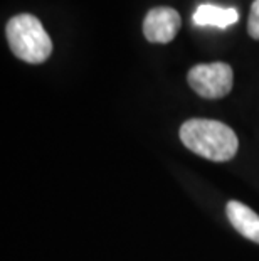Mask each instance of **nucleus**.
I'll return each instance as SVG.
<instances>
[{"mask_svg": "<svg viewBox=\"0 0 259 261\" xmlns=\"http://www.w3.org/2000/svg\"><path fill=\"white\" fill-rule=\"evenodd\" d=\"M179 135L190 152L212 162H227L239 148L234 130L216 120L192 118L180 126Z\"/></svg>", "mask_w": 259, "mask_h": 261, "instance_id": "1", "label": "nucleus"}, {"mask_svg": "<svg viewBox=\"0 0 259 261\" xmlns=\"http://www.w3.org/2000/svg\"><path fill=\"white\" fill-rule=\"evenodd\" d=\"M9 46L19 59L31 64L44 63L52 53V41L41 20L31 14H19L5 27Z\"/></svg>", "mask_w": 259, "mask_h": 261, "instance_id": "2", "label": "nucleus"}, {"mask_svg": "<svg viewBox=\"0 0 259 261\" xmlns=\"http://www.w3.org/2000/svg\"><path fill=\"white\" fill-rule=\"evenodd\" d=\"M187 81L199 96L207 99H217L227 96L231 93L234 74L233 68L225 63L197 64L189 71Z\"/></svg>", "mask_w": 259, "mask_h": 261, "instance_id": "3", "label": "nucleus"}, {"mask_svg": "<svg viewBox=\"0 0 259 261\" xmlns=\"http://www.w3.org/2000/svg\"><path fill=\"white\" fill-rule=\"evenodd\" d=\"M180 29V15L172 7H155L147 14L143 34L150 42L167 44L174 41Z\"/></svg>", "mask_w": 259, "mask_h": 261, "instance_id": "4", "label": "nucleus"}, {"mask_svg": "<svg viewBox=\"0 0 259 261\" xmlns=\"http://www.w3.org/2000/svg\"><path fill=\"white\" fill-rule=\"evenodd\" d=\"M225 214L236 231L259 244V216L254 211L239 201H229L225 205Z\"/></svg>", "mask_w": 259, "mask_h": 261, "instance_id": "5", "label": "nucleus"}, {"mask_svg": "<svg viewBox=\"0 0 259 261\" xmlns=\"http://www.w3.org/2000/svg\"><path fill=\"white\" fill-rule=\"evenodd\" d=\"M192 20L199 27H219V29H225V27L233 25L239 20V12L234 7H219V5L214 4H202L197 7Z\"/></svg>", "mask_w": 259, "mask_h": 261, "instance_id": "6", "label": "nucleus"}, {"mask_svg": "<svg viewBox=\"0 0 259 261\" xmlns=\"http://www.w3.org/2000/svg\"><path fill=\"white\" fill-rule=\"evenodd\" d=\"M247 31L252 39L259 41V0H254L249 10V20H247Z\"/></svg>", "mask_w": 259, "mask_h": 261, "instance_id": "7", "label": "nucleus"}]
</instances>
